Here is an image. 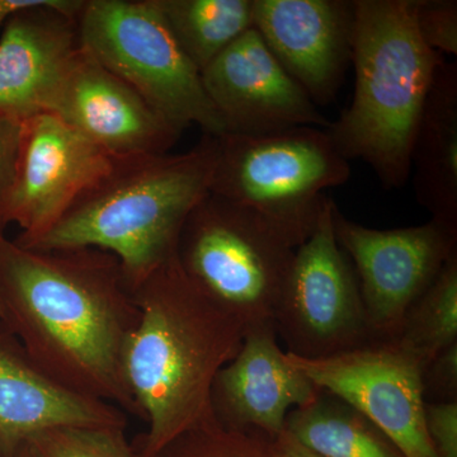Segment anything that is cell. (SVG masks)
<instances>
[{
	"mask_svg": "<svg viewBox=\"0 0 457 457\" xmlns=\"http://www.w3.org/2000/svg\"><path fill=\"white\" fill-rule=\"evenodd\" d=\"M139 320L113 254L23 248L0 233V329L60 386L140 418L122 363Z\"/></svg>",
	"mask_w": 457,
	"mask_h": 457,
	"instance_id": "1",
	"label": "cell"
},
{
	"mask_svg": "<svg viewBox=\"0 0 457 457\" xmlns=\"http://www.w3.org/2000/svg\"><path fill=\"white\" fill-rule=\"evenodd\" d=\"M140 320L123 351V375L153 457L183 433L216 420L212 387L245 341V327L180 267L177 253L132 290Z\"/></svg>",
	"mask_w": 457,
	"mask_h": 457,
	"instance_id": "2",
	"label": "cell"
},
{
	"mask_svg": "<svg viewBox=\"0 0 457 457\" xmlns=\"http://www.w3.org/2000/svg\"><path fill=\"white\" fill-rule=\"evenodd\" d=\"M216 161L218 137L210 135L180 154L113 159L110 171L29 248L108 252L134 290L177 253L183 225L210 192Z\"/></svg>",
	"mask_w": 457,
	"mask_h": 457,
	"instance_id": "3",
	"label": "cell"
},
{
	"mask_svg": "<svg viewBox=\"0 0 457 457\" xmlns=\"http://www.w3.org/2000/svg\"><path fill=\"white\" fill-rule=\"evenodd\" d=\"M353 98L328 135L343 158L371 167L385 188L411 174V152L445 56L417 31L416 0H353Z\"/></svg>",
	"mask_w": 457,
	"mask_h": 457,
	"instance_id": "4",
	"label": "cell"
},
{
	"mask_svg": "<svg viewBox=\"0 0 457 457\" xmlns=\"http://www.w3.org/2000/svg\"><path fill=\"white\" fill-rule=\"evenodd\" d=\"M350 177V162L324 129L224 134L210 192L251 210L296 249L317 228L328 189Z\"/></svg>",
	"mask_w": 457,
	"mask_h": 457,
	"instance_id": "5",
	"label": "cell"
},
{
	"mask_svg": "<svg viewBox=\"0 0 457 457\" xmlns=\"http://www.w3.org/2000/svg\"><path fill=\"white\" fill-rule=\"evenodd\" d=\"M294 255L260 216L212 192L189 213L177 248L188 278L245 330L275 324Z\"/></svg>",
	"mask_w": 457,
	"mask_h": 457,
	"instance_id": "6",
	"label": "cell"
},
{
	"mask_svg": "<svg viewBox=\"0 0 457 457\" xmlns=\"http://www.w3.org/2000/svg\"><path fill=\"white\" fill-rule=\"evenodd\" d=\"M78 29L83 47L170 121L197 125L210 137L227 134L156 0H86Z\"/></svg>",
	"mask_w": 457,
	"mask_h": 457,
	"instance_id": "7",
	"label": "cell"
},
{
	"mask_svg": "<svg viewBox=\"0 0 457 457\" xmlns=\"http://www.w3.org/2000/svg\"><path fill=\"white\" fill-rule=\"evenodd\" d=\"M330 197L314 233L295 249L275 327L288 353L326 359L378 342L359 279L336 239Z\"/></svg>",
	"mask_w": 457,
	"mask_h": 457,
	"instance_id": "8",
	"label": "cell"
},
{
	"mask_svg": "<svg viewBox=\"0 0 457 457\" xmlns=\"http://www.w3.org/2000/svg\"><path fill=\"white\" fill-rule=\"evenodd\" d=\"M337 242L352 260L378 341H395L411 306L457 253V230L437 220L378 230L350 220L333 204Z\"/></svg>",
	"mask_w": 457,
	"mask_h": 457,
	"instance_id": "9",
	"label": "cell"
},
{
	"mask_svg": "<svg viewBox=\"0 0 457 457\" xmlns=\"http://www.w3.org/2000/svg\"><path fill=\"white\" fill-rule=\"evenodd\" d=\"M321 392L356 408L404 457H436L426 428L423 368L396 341H378L326 359L286 352Z\"/></svg>",
	"mask_w": 457,
	"mask_h": 457,
	"instance_id": "10",
	"label": "cell"
},
{
	"mask_svg": "<svg viewBox=\"0 0 457 457\" xmlns=\"http://www.w3.org/2000/svg\"><path fill=\"white\" fill-rule=\"evenodd\" d=\"M113 159L49 112L22 121L5 221L29 248L51 230L84 192L110 171Z\"/></svg>",
	"mask_w": 457,
	"mask_h": 457,
	"instance_id": "11",
	"label": "cell"
},
{
	"mask_svg": "<svg viewBox=\"0 0 457 457\" xmlns=\"http://www.w3.org/2000/svg\"><path fill=\"white\" fill-rule=\"evenodd\" d=\"M46 112L112 159L167 154L185 130L83 46L66 66Z\"/></svg>",
	"mask_w": 457,
	"mask_h": 457,
	"instance_id": "12",
	"label": "cell"
},
{
	"mask_svg": "<svg viewBox=\"0 0 457 457\" xmlns=\"http://www.w3.org/2000/svg\"><path fill=\"white\" fill-rule=\"evenodd\" d=\"M201 78L227 134L329 128L330 121L282 68L254 27L207 65Z\"/></svg>",
	"mask_w": 457,
	"mask_h": 457,
	"instance_id": "13",
	"label": "cell"
},
{
	"mask_svg": "<svg viewBox=\"0 0 457 457\" xmlns=\"http://www.w3.org/2000/svg\"><path fill=\"white\" fill-rule=\"evenodd\" d=\"M254 29L318 107L335 101L352 60L353 0H253Z\"/></svg>",
	"mask_w": 457,
	"mask_h": 457,
	"instance_id": "14",
	"label": "cell"
},
{
	"mask_svg": "<svg viewBox=\"0 0 457 457\" xmlns=\"http://www.w3.org/2000/svg\"><path fill=\"white\" fill-rule=\"evenodd\" d=\"M86 0H47L13 14L0 37V117L25 121L46 112L66 66L80 49Z\"/></svg>",
	"mask_w": 457,
	"mask_h": 457,
	"instance_id": "15",
	"label": "cell"
},
{
	"mask_svg": "<svg viewBox=\"0 0 457 457\" xmlns=\"http://www.w3.org/2000/svg\"><path fill=\"white\" fill-rule=\"evenodd\" d=\"M320 390L279 350L273 323L245 330L236 359L219 372L212 409L221 426L255 432L270 440L285 431L295 408L308 405Z\"/></svg>",
	"mask_w": 457,
	"mask_h": 457,
	"instance_id": "16",
	"label": "cell"
},
{
	"mask_svg": "<svg viewBox=\"0 0 457 457\" xmlns=\"http://www.w3.org/2000/svg\"><path fill=\"white\" fill-rule=\"evenodd\" d=\"M62 426L126 428L128 414L60 386L0 329V457H18L33 436Z\"/></svg>",
	"mask_w": 457,
	"mask_h": 457,
	"instance_id": "17",
	"label": "cell"
},
{
	"mask_svg": "<svg viewBox=\"0 0 457 457\" xmlns=\"http://www.w3.org/2000/svg\"><path fill=\"white\" fill-rule=\"evenodd\" d=\"M418 203L433 220L457 230V64L436 71L411 152Z\"/></svg>",
	"mask_w": 457,
	"mask_h": 457,
	"instance_id": "18",
	"label": "cell"
},
{
	"mask_svg": "<svg viewBox=\"0 0 457 457\" xmlns=\"http://www.w3.org/2000/svg\"><path fill=\"white\" fill-rule=\"evenodd\" d=\"M285 431L321 457H404L368 417L321 390L287 414Z\"/></svg>",
	"mask_w": 457,
	"mask_h": 457,
	"instance_id": "19",
	"label": "cell"
},
{
	"mask_svg": "<svg viewBox=\"0 0 457 457\" xmlns=\"http://www.w3.org/2000/svg\"><path fill=\"white\" fill-rule=\"evenodd\" d=\"M183 53L203 71L254 26L253 0H156Z\"/></svg>",
	"mask_w": 457,
	"mask_h": 457,
	"instance_id": "20",
	"label": "cell"
},
{
	"mask_svg": "<svg viewBox=\"0 0 457 457\" xmlns=\"http://www.w3.org/2000/svg\"><path fill=\"white\" fill-rule=\"evenodd\" d=\"M395 341L423 368L457 342V253L411 306Z\"/></svg>",
	"mask_w": 457,
	"mask_h": 457,
	"instance_id": "21",
	"label": "cell"
},
{
	"mask_svg": "<svg viewBox=\"0 0 457 457\" xmlns=\"http://www.w3.org/2000/svg\"><path fill=\"white\" fill-rule=\"evenodd\" d=\"M26 446L35 457H141L120 427H55Z\"/></svg>",
	"mask_w": 457,
	"mask_h": 457,
	"instance_id": "22",
	"label": "cell"
},
{
	"mask_svg": "<svg viewBox=\"0 0 457 457\" xmlns=\"http://www.w3.org/2000/svg\"><path fill=\"white\" fill-rule=\"evenodd\" d=\"M153 457H270V438L218 420L183 433Z\"/></svg>",
	"mask_w": 457,
	"mask_h": 457,
	"instance_id": "23",
	"label": "cell"
},
{
	"mask_svg": "<svg viewBox=\"0 0 457 457\" xmlns=\"http://www.w3.org/2000/svg\"><path fill=\"white\" fill-rule=\"evenodd\" d=\"M417 31L429 49L457 55L456 0H416Z\"/></svg>",
	"mask_w": 457,
	"mask_h": 457,
	"instance_id": "24",
	"label": "cell"
},
{
	"mask_svg": "<svg viewBox=\"0 0 457 457\" xmlns=\"http://www.w3.org/2000/svg\"><path fill=\"white\" fill-rule=\"evenodd\" d=\"M425 418L436 457H457V402H426Z\"/></svg>",
	"mask_w": 457,
	"mask_h": 457,
	"instance_id": "25",
	"label": "cell"
},
{
	"mask_svg": "<svg viewBox=\"0 0 457 457\" xmlns=\"http://www.w3.org/2000/svg\"><path fill=\"white\" fill-rule=\"evenodd\" d=\"M423 392L431 403L457 402V342L438 353L423 370Z\"/></svg>",
	"mask_w": 457,
	"mask_h": 457,
	"instance_id": "26",
	"label": "cell"
},
{
	"mask_svg": "<svg viewBox=\"0 0 457 457\" xmlns=\"http://www.w3.org/2000/svg\"><path fill=\"white\" fill-rule=\"evenodd\" d=\"M22 122L0 117V233L8 227L5 221L9 195L13 186Z\"/></svg>",
	"mask_w": 457,
	"mask_h": 457,
	"instance_id": "27",
	"label": "cell"
},
{
	"mask_svg": "<svg viewBox=\"0 0 457 457\" xmlns=\"http://www.w3.org/2000/svg\"><path fill=\"white\" fill-rule=\"evenodd\" d=\"M270 457H321L295 440L286 431L270 440Z\"/></svg>",
	"mask_w": 457,
	"mask_h": 457,
	"instance_id": "28",
	"label": "cell"
},
{
	"mask_svg": "<svg viewBox=\"0 0 457 457\" xmlns=\"http://www.w3.org/2000/svg\"><path fill=\"white\" fill-rule=\"evenodd\" d=\"M47 0H0V27H4L9 18L23 9L37 7Z\"/></svg>",
	"mask_w": 457,
	"mask_h": 457,
	"instance_id": "29",
	"label": "cell"
},
{
	"mask_svg": "<svg viewBox=\"0 0 457 457\" xmlns=\"http://www.w3.org/2000/svg\"><path fill=\"white\" fill-rule=\"evenodd\" d=\"M18 457H35L32 455L31 451H29V447H23V450L21 451L20 455Z\"/></svg>",
	"mask_w": 457,
	"mask_h": 457,
	"instance_id": "30",
	"label": "cell"
}]
</instances>
